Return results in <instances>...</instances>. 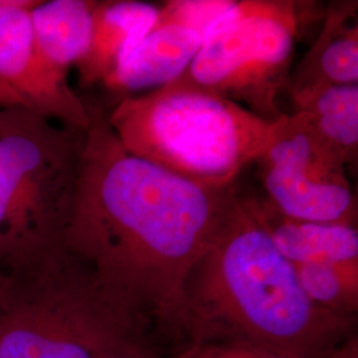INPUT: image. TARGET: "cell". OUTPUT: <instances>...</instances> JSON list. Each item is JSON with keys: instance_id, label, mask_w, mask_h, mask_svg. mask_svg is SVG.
Returning <instances> with one entry per match:
<instances>
[{"instance_id": "obj_12", "label": "cell", "mask_w": 358, "mask_h": 358, "mask_svg": "<svg viewBox=\"0 0 358 358\" xmlns=\"http://www.w3.org/2000/svg\"><path fill=\"white\" fill-rule=\"evenodd\" d=\"M357 11L356 0L325 6L320 34L289 75L287 90L358 84Z\"/></svg>"}, {"instance_id": "obj_17", "label": "cell", "mask_w": 358, "mask_h": 358, "mask_svg": "<svg viewBox=\"0 0 358 358\" xmlns=\"http://www.w3.org/2000/svg\"><path fill=\"white\" fill-rule=\"evenodd\" d=\"M185 358H294L242 341H205L196 344Z\"/></svg>"}, {"instance_id": "obj_3", "label": "cell", "mask_w": 358, "mask_h": 358, "mask_svg": "<svg viewBox=\"0 0 358 358\" xmlns=\"http://www.w3.org/2000/svg\"><path fill=\"white\" fill-rule=\"evenodd\" d=\"M103 109L129 153L217 190L235 186L244 169L255 164L279 121L264 120L211 90L177 80Z\"/></svg>"}, {"instance_id": "obj_2", "label": "cell", "mask_w": 358, "mask_h": 358, "mask_svg": "<svg viewBox=\"0 0 358 358\" xmlns=\"http://www.w3.org/2000/svg\"><path fill=\"white\" fill-rule=\"evenodd\" d=\"M352 316L315 304L294 266L245 210L229 211L186 282L185 331L205 341H242L294 358L315 357L345 334Z\"/></svg>"}, {"instance_id": "obj_7", "label": "cell", "mask_w": 358, "mask_h": 358, "mask_svg": "<svg viewBox=\"0 0 358 358\" xmlns=\"http://www.w3.org/2000/svg\"><path fill=\"white\" fill-rule=\"evenodd\" d=\"M255 164L264 198L282 215L357 226V198L348 169L301 113L279 118Z\"/></svg>"}, {"instance_id": "obj_15", "label": "cell", "mask_w": 358, "mask_h": 358, "mask_svg": "<svg viewBox=\"0 0 358 358\" xmlns=\"http://www.w3.org/2000/svg\"><path fill=\"white\" fill-rule=\"evenodd\" d=\"M301 288L317 304L353 316L358 308V263L294 264Z\"/></svg>"}, {"instance_id": "obj_5", "label": "cell", "mask_w": 358, "mask_h": 358, "mask_svg": "<svg viewBox=\"0 0 358 358\" xmlns=\"http://www.w3.org/2000/svg\"><path fill=\"white\" fill-rule=\"evenodd\" d=\"M85 130L0 108V284L62 250Z\"/></svg>"}, {"instance_id": "obj_8", "label": "cell", "mask_w": 358, "mask_h": 358, "mask_svg": "<svg viewBox=\"0 0 358 358\" xmlns=\"http://www.w3.org/2000/svg\"><path fill=\"white\" fill-rule=\"evenodd\" d=\"M36 0H0V90L11 106L26 108L68 128L85 130L88 101L43 64L35 48L31 8Z\"/></svg>"}, {"instance_id": "obj_11", "label": "cell", "mask_w": 358, "mask_h": 358, "mask_svg": "<svg viewBox=\"0 0 358 358\" xmlns=\"http://www.w3.org/2000/svg\"><path fill=\"white\" fill-rule=\"evenodd\" d=\"M159 6L138 0H96L90 44L76 65L78 85H101L152 29Z\"/></svg>"}, {"instance_id": "obj_10", "label": "cell", "mask_w": 358, "mask_h": 358, "mask_svg": "<svg viewBox=\"0 0 358 358\" xmlns=\"http://www.w3.org/2000/svg\"><path fill=\"white\" fill-rule=\"evenodd\" d=\"M250 215L292 264L358 263L357 226L285 217L263 194H241Z\"/></svg>"}, {"instance_id": "obj_9", "label": "cell", "mask_w": 358, "mask_h": 358, "mask_svg": "<svg viewBox=\"0 0 358 358\" xmlns=\"http://www.w3.org/2000/svg\"><path fill=\"white\" fill-rule=\"evenodd\" d=\"M202 44L203 38L190 28L152 27L100 87L110 97L112 105L162 88L182 76Z\"/></svg>"}, {"instance_id": "obj_18", "label": "cell", "mask_w": 358, "mask_h": 358, "mask_svg": "<svg viewBox=\"0 0 358 358\" xmlns=\"http://www.w3.org/2000/svg\"><path fill=\"white\" fill-rule=\"evenodd\" d=\"M109 358H152L149 356L146 349L141 350H133V352H127V353H121V355H115Z\"/></svg>"}, {"instance_id": "obj_1", "label": "cell", "mask_w": 358, "mask_h": 358, "mask_svg": "<svg viewBox=\"0 0 358 358\" xmlns=\"http://www.w3.org/2000/svg\"><path fill=\"white\" fill-rule=\"evenodd\" d=\"M88 101L62 250L143 319L185 329L186 282L226 217L236 185L206 189L128 150Z\"/></svg>"}, {"instance_id": "obj_16", "label": "cell", "mask_w": 358, "mask_h": 358, "mask_svg": "<svg viewBox=\"0 0 358 358\" xmlns=\"http://www.w3.org/2000/svg\"><path fill=\"white\" fill-rule=\"evenodd\" d=\"M234 0H167L159 6L154 26H179L198 32L203 40Z\"/></svg>"}, {"instance_id": "obj_14", "label": "cell", "mask_w": 358, "mask_h": 358, "mask_svg": "<svg viewBox=\"0 0 358 358\" xmlns=\"http://www.w3.org/2000/svg\"><path fill=\"white\" fill-rule=\"evenodd\" d=\"M308 124L327 142L346 169L357 166L358 84L322 85L285 92Z\"/></svg>"}, {"instance_id": "obj_19", "label": "cell", "mask_w": 358, "mask_h": 358, "mask_svg": "<svg viewBox=\"0 0 358 358\" xmlns=\"http://www.w3.org/2000/svg\"><path fill=\"white\" fill-rule=\"evenodd\" d=\"M0 108H13L1 90H0Z\"/></svg>"}, {"instance_id": "obj_6", "label": "cell", "mask_w": 358, "mask_h": 358, "mask_svg": "<svg viewBox=\"0 0 358 358\" xmlns=\"http://www.w3.org/2000/svg\"><path fill=\"white\" fill-rule=\"evenodd\" d=\"M325 6L303 0H234L177 81L211 90L268 121L285 115L280 96L294 41L322 20Z\"/></svg>"}, {"instance_id": "obj_4", "label": "cell", "mask_w": 358, "mask_h": 358, "mask_svg": "<svg viewBox=\"0 0 358 358\" xmlns=\"http://www.w3.org/2000/svg\"><path fill=\"white\" fill-rule=\"evenodd\" d=\"M146 324L63 250L0 284V358H109L146 349Z\"/></svg>"}, {"instance_id": "obj_13", "label": "cell", "mask_w": 358, "mask_h": 358, "mask_svg": "<svg viewBox=\"0 0 358 358\" xmlns=\"http://www.w3.org/2000/svg\"><path fill=\"white\" fill-rule=\"evenodd\" d=\"M94 6L96 0H36L31 8L38 57L63 81L87 52Z\"/></svg>"}]
</instances>
